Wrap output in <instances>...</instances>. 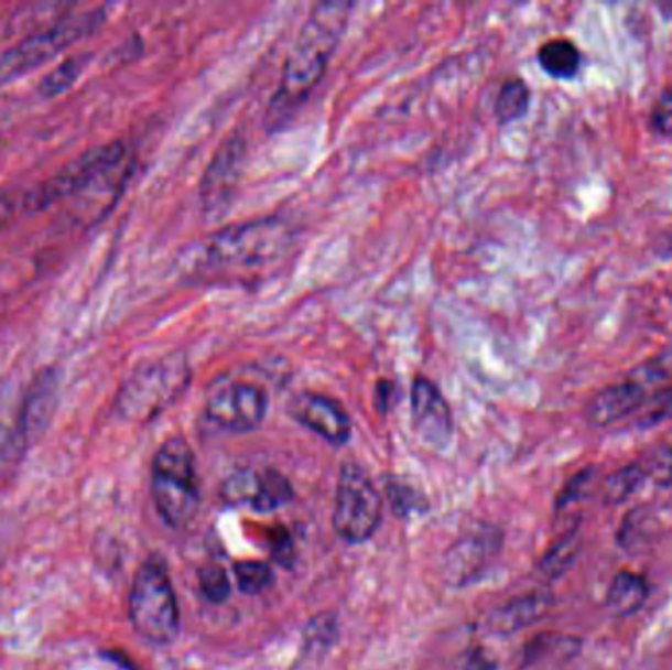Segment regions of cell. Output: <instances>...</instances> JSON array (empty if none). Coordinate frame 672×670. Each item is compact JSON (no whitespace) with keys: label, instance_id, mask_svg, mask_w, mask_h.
I'll list each match as a JSON object with an SVG mask.
<instances>
[{"label":"cell","instance_id":"obj_30","mask_svg":"<svg viewBox=\"0 0 672 670\" xmlns=\"http://www.w3.org/2000/svg\"><path fill=\"white\" fill-rule=\"evenodd\" d=\"M592 474H594L592 468H584L566 482V486L556 498V509H566L571 508L573 504H578L586 496V489L590 486Z\"/></svg>","mask_w":672,"mask_h":670},{"label":"cell","instance_id":"obj_10","mask_svg":"<svg viewBox=\"0 0 672 670\" xmlns=\"http://www.w3.org/2000/svg\"><path fill=\"white\" fill-rule=\"evenodd\" d=\"M664 376L663 364L651 363L601 390L586 408V421L592 426H608L643 408L649 388Z\"/></svg>","mask_w":672,"mask_h":670},{"label":"cell","instance_id":"obj_8","mask_svg":"<svg viewBox=\"0 0 672 670\" xmlns=\"http://www.w3.org/2000/svg\"><path fill=\"white\" fill-rule=\"evenodd\" d=\"M382 521L380 491L368 474L356 463L340 468L336 488L333 526L346 543H364L372 537Z\"/></svg>","mask_w":672,"mask_h":670},{"label":"cell","instance_id":"obj_25","mask_svg":"<svg viewBox=\"0 0 672 670\" xmlns=\"http://www.w3.org/2000/svg\"><path fill=\"white\" fill-rule=\"evenodd\" d=\"M260 489V472L242 468L230 474L223 484V498L232 506L240 504H254L256 496Z\"/></svg>","mask_w":672,"mask_h":670},{"label":"cell","instance_id":"obj_1","mask_svg":"<svg viewBox=\"0 0 672 670\" xmlns=\"http://www.w3.org/2000/svg\"><path fill=\"white\" fill-rule=\"evenodd\" d=\"M297 233L283 218H258L220 228L193 246L187 278L203 285H258L290 262Z\"/></svg>","mask_w":672,"mask_h":670},{"label":"cell","instance_id":"obj_4","mask_svg":"<svg viewBox=\"0 0 672 670\" xmlns=\"http://www.w3.org/2000/svg\"><path fill=\"white\" fill-rule=\"evenodd\" d=\"M152 494L160 516L173 529L189 526L199 509V484L192 446L170 436L154 456Z\"/></svg>","mask_w":672,"mask_h":670},{"label":"cell","instance_id":"obj_7","mask_svg":"<svg viewBox=\"0 0 672 670\" xmlns=\"http://www.w3.org/2000/svg\"><path fill=\"white\" fill-rule=\"evenodd\" d=\"M128 154L130 152L127 144L122 142L95 145L91 150L73 158L72 162L65 163L64 168L50 180L28 191L22 197V208L26 213H37L59 201L69 199L75 195L79 197L95 180H99L102 173L110 170L115 163L124 160Z\"/></svg>","mask_w":672,"mask_h":670},{"label":"cell","instance_id":"obj_5","mask_svg":"<svg viewBox=\"0 0 672 670\" xmlns=\"http://www.w3.org/2000/svg\"><path fill=\"white\" fill-rule=\"evenodd\" d=\"M128 612L137 634L148 644H172L180 634V606L160 562L148 561L140 566L130 588Z\"/></svg>","mask_w":672,"mask_h":670},{"label":"cell","instance_id":"obj_21","mask_svg":"<svg viewBox=\"0 0 672 670\" xmlns=\"http://www.w3.org/2000/svg\"><path fill=\"white\" fill-rule=\"evenodd\" d=\"M647 480H649V476H647L643 463L627 464L624 468H619L618 472H614L608 480L604 482V486H601V499H604L608 506L624 504V501H626L627 498H631L637 489L641 488Z\"/></svg>","mask_w":672,"mask_h":670},{"label":"cell","instance_id":"obj_9","mask_svg":"<svg viewBox=\"0 0 672 670\" xmlns=\"http://www.w3.org/2000/svg\"><path fill=\"white\" fill-rule=\"evenodd\" d=\"M205 411L218 426L235 433H248L262 425L268 413V393L254 381L228 378L210 388Z\"/></svg>","mask_w":672,"mask_h":670},{"label":"cell","instance_id":"obj_2","mask_svg":"<svg viewBox=\"0 0 672 670\" xmlns=\"http://www.w3.org/2000/svg\"><path fill=\"white\" fill-rule=\"evenodd\" d=\"M350 10V2H323L313 9L300 40L291 50L283 67L282 82L270 102V125H283L323 79L328 62L345 34Z\"/></svg>","mask_w":672,"mask_h":670},{"label":"cell","instance_id":"obj_14","mask_svg":"<svg viewBox=\"0 0 672 670\" xmlns=\"http://www.w3.org/2000/svg\"><path fill=\"white\" fill-rule=\"evenodd\" d=\"M501 547V533L496 527H480L463 541L453 547L448 553V574L464 584L474 579L490 562Z\"/></svg>","mask_w":672,"mask_h":670},{"label":"cell","instance_id":"obj_29","mask_svg":"<svg viewBox=\"0 0 672 670\" xmlns=\"http://www.w3.org/2000/svg\"><path fill=\"white\" fill-rule=\"evenodd\" d=\"M647 476L653 478L664 488H672V446H663L654 451L647 461H643Z\"/></svg>","mask_w":672,"mask_h":670},{"label":"cell","instance_id":"obj_13","mask_svg":"<svg viewBox=\"0 0 672 670\" xmlns=\"http://www.w3.org/2000/svg\"><path fill=\"white\" fill-rule=\"evenodd\" d=\"M30 435L24 423L22 398H0V489L17 478Z\"/></svg>","mask_w":672,"mask_h":670},{"label":"cell","instance_id":"obj_3","mask_svg":"<svg viewBox=\"0 0 672 670\" xmlns=\"http://www.w3.org/2000/svg\"><path fill=\"white\" fill-rule=\"evenodd\" d=\"M189 380L192 371L182 354H167L140 364L122 381L115 411L127 421L148 423L180 399Z\"/></svg>","mask_w":672,"mask_h":670},{"label":"cell","instance_id":"obj_32","mask_svg":"<svg viewBox=\"0 0 672 670\" xmlns=\"http://www.w3.org/2000/svg\"><path fill=\"white\" fill-rule=\"evenodd\" d=\"M20 208H22V197L19 199V197H14L10 193L0 195V233L14 220Z\"/></svg>","mask_w":672,"mask_h":670},{"label":"cell","instance_id":"obj_20","mask_svg":"<svg viewBox=\"0 0 672 670\" xmlns=\"http://www.w3.org/2000/svg\"><path fill=\"white\" fill-rule=\"evenodd\" d=\"M581 533L578 529H571L556 541L551 544V549L543 554V559L539 562V572L546 580H556L564 576L571 571L578 551H581Z\"/></svg>","mask_w":672,"mask_h":670},{"label":"cell","instance_id":"obj_11","mask_svg":"<svg viewBox=\"0 0 672 670\" xmlns=\"http://www.w3.org/2000/svg\"><path fill=\"white\" fill-rule=\"evenodd\" d=\"M411 415L419 439L433 449H445L453 439L455 423L445 396L427 378H415L411 386Z\"/></svg>","mask_w":672,"mask_h":670},{"label":"cell","instance_id":"obj_18","mask_svg":"<svg viewBox=\"0 0 672 670\" xmlns=\"http://www.w3.org/2000/svg\"><path fill=\"white\" fill-rule=\"evenodd\" d=\"M647 598H649V584L646 576L624 571L611 580L606 604L614 616L629 617L646 606Z\"/></svg>","mask_w":672,"mask_h":670},{"label":"cell","instance_id":"obj_6","mask_svg":"<svg viewBox=\"0 0 672 670\" xmlns=\"http://www.w3.org/2000/svg\"><path fill=\"white\" fill-rule=\"evenodd\" d=\"M102 20H105L102 10L77 12V14H67L54 26L42 28L37 32L28 34L19 44L0 54V85L17 82L22 75L52 62L67 47L95 34Z\"/></svg>","mask_w":672,"mask_h":670},{"label":"cell","instance_id":"obj_23","mask_svg":"<svg viewBox=\"0 0 672 670\" xmlns=\"http://www.w3.org/2000/svg\"><path fill=\"white\" fill-rule=\"evenodd\" d=\"M87 64H89V54H75L67 57L42 79L40 93L44 97H57V95L69 91L73 85L79 82V77L87 69Z\"/></svg>","mask_w":672,"mask_h":670},{"label":"cell","instance_id":"obj_28","mask_svg":"<svg viewBox=\"0 0 672 670\" xmlns=\"http://www.w3.org/2000/svg\"><path fill=\"white\" fill-rule=\"evenodd\" d=\"M199 586L200 594L215 606L225 604L230 596V582H228L227 572H225V569H220L218 564H213V562L200 569Z\"/></svg>","mask_w":672,"mask_h":670},{"label":"cell","instance_id":"obj_17","mask_svg":"<svg viewBox=\"0 0 672 670\" xmlns=\"http://www.w3.org/2000/svg\"><path fill=\"white\" fill-rule=\"evenodd\" d=\"M55 393H57V378L54 371L46 370L36 376L26 396L22 398V411L30 441L46 429V423L54 413Z\"/></svg>","mask_w":672,"mask_h":670},{"label":"cell","instance_id":"obj_27","mask_svg":"<svg viewBox=\"0 0 672 670\" xmlns=\"http://www.w3.org/2000/svg\"><path fill=\"white\" fill-rule=\"evenodd\" d=\"M238 588L245 594H262L273 584V572L268 562L242 561L235 564Z\"/></svg>","mask_w":672,"mask_h":670},{"label":"cell","instance_id":"obj_24","mask_svg":"<svg viewBox=\"0 0 672 670\" xmlns=\"http://www.w3.org/2000/svg\"><path fill=\"white\" fill-rule=\"evenodd\" d=\"M531 105V91L528 83L521 79H508L501 85L500 95L496 100V117L501 125L516 122L528 115Z\"/></svg>","mask_w":672,"mask_h":670},{"label":"cell","instance_id":"obj_22","mask_svg":"<svg viewBox=\"0 0 672 670\" xmlns=\"http://www.w3.org/2000/svg\"><path fill=\"white\" fill-rule=\"evenodd\" d=\"M291 496H293V488L282 472L265 468L260 472V489H258L252 508L260 514H270V511L285 506Z\"/></svg>","mask_w":672,"mask_h":670},{"label":"cell","instance_id":"obj_31","mask_svg":"<svg viewBox=\"0 0 672 670\" xmlns=\"http://www.w3.org/2000/svg\"><path fill=\"white\" fill-rule=\"evenodd\" d=\"M651 125L659 134L672 137V87L663 91V95L657 100L653 115H651Z\"/></svg>","mask_w":672,"mask_h":670},{"label":"cell","instance_id":"obj_19","mask_svg":"<svg viewBox=\"0 0 672 670\" xmlns=\"http://www.w3.org/2000/svg\"><path fill=\"white\" fill-rule=\"evenodd\" d=\"M536 60L543 72L554 79H573L576 73L581 72V50L564 37H556L543 44L536 54Z\"/></svg>","mask_w":672,"mask_h":670},{"label":"cell","instance_id":"obj_16","mask_svg":"<svg viewBox=\"0 0 672 670\" xmlns=\"http://www.w3.org/2000/svg\"><path fill=\"white\" fill-rule=\"evenodd\" d=\"M553 596L549 592H531L525 596H519L498 607L488 619V627L498 635L516 634L545 616L553 607Z\"/></svg>","mask_w":672,"mask_h":670},{"label":"cell","instance_id":"obj_15","mask_svg":"<svg viewBox=\"0 0 672 670\" xmlns=\"http://www.w3.org/2000/svg\"><path fill=\"white\" fill-rule=\"evenodd\" d=\"M245 158V142L238 138L227 140L220 152L209 165V172L203 182V201L205 207H217L220 201H225L228 191H232L237 182L240 162Z\"/></svg>","mask_w":672,"mask_h":670},{"label":"cell","instance_id":"obj_12","mask_svg":"<svg viewBox=\"0 0 672 670\" xmlns=\"http://www.w3.org/2000/svg\"><path fill=\"white\" fill-rule=\"evenodd\" d=\"M291 415L301 425L323 436L330 444H345L353 435V421L336 399L303 391L291 399Z\"/></svg>","mask_w":672,"mask_h":670},{"label":"cell","instance_id":"obj_26","mask_svg":"<svg viewBox=\"0 0 672 670\" xmlns=\"http://www.w3.org/2000/svg\"><path fill=\"white\" fill-rule=\"evenodd\" d=\"M336 635H338V624L333 614L313 617L303 634V652L311 657L327 651L328 647L335 644Z\"/></svg>","mask_w":672,"mask_h":670}]
</instances>
